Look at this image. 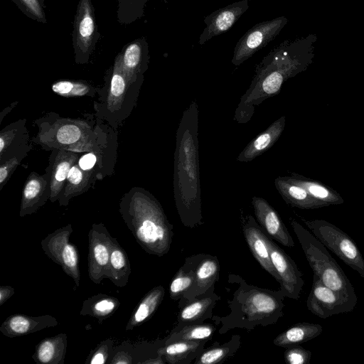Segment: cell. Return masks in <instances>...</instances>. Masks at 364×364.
I'll list each match as a JSON object with an SVG mask.
<instances>
[{
  "mask_svg": "<svg viewBox=\"0 0 364 364\" xmlns=\"http://www.w3.org/2000/svg\"><path fill=\"white\" fill-rule=\"evenodd\" d=\"M316 41L315 34H309L285 40L272 48L255 67L250 85L235 109L234 120L248 122L257 106L277 95L288 79L305 71L313 63Z\"/></svg>",
  "mask_w": 364,
  "mask_h": 364,
  "instance_id": "6da1fadb",
  "label": "cell"
},
{
  "mask_svg": "<svg viewBox=\"0 0 364 364\" xmlns=\"http://www.w3.org/2000/svg\"><path fill=\"white\" fill-rule=\"evenodd\" d=\"M198 134V109L194 100L178 126L173 172L177 211L183 225L191 228L203 223Z\"/></svg>",
  "mask_w": 364,
  "mask_h": 364,
  "instance_id": "7a4b0ae2",
  "label": "cell"
},
{
  "mask_svg": "<svg viewBox=\"0 0 364 364\" xmlns=\"http://www.w3.org/2000/svg\"><path fill=\"white\" fill-rule=\"evenodd\" d=\"M120 213L141 247L147 253L162 257L170 250L173 225L161 204L146 191H135L123 200Z\"/></svg>",
  "mask_w": 364,
  "mask_h": 364,
  "instance_id": "3957f363",
  "label": "cell"
},
{
  "mask_svg": "<svg viewBox=\"0 0 364 364\" xmlns=\"http://www.w3.org/2000/svg\"><path fill=\"white\" fill-rule=\"evenodd\" d=\"M290 224L314 273L330 289L358 300L353 284L327 248L295 220L291 219Z\"/></svg>",
  "mask_w": 364,
  "mask_h": 364,
  "instance_id": "277c9868",
  "label": "cell"
},
{
  "mask_svg": "<svg viewBox=\"0 0 364 364\" xmlns=\"http://www.w3.org/2000/svg\"><path fill=\"white\" fill-rule=\"evenodd\" d=\"M301 220L326 248L364 278V258L356 243L347 233L324 220Z\"/></svg>",
  "mask_w": 364,
  "mask_h": 364,
  "instance_id": "5b68a950",
  "label": "cell"
},
{
  "mask_svg": "<svg viewBox=\"0 0 364 364\" xmlns=\"http://www.w3.org/2000/svg\"><path fill=\"white\" fill-rule=\"evenodd\" d=\"M284 296L282 289L272 291L253 287L240 291L236 299L240 304L242 318H245L242 324L267 325L272 319L277 321L283 316Z\"/></svg>",
  "mask_w": 364,
  "mask_h": 364,
  "instance_id": "8992f818",
  "label": "cell"
},
{
  "mask_svg": "<svg viewBox=\"0 0 364 364\" xmlns=\"http://www.w3.org/2000/svg\"><path fill=\"white\" fill-rule=\"evenodd\" d=\"M73 231L70 224L57 229L41 240V246L44 253L60 265L78 287L80 282L79 255L76 246L70 241Z\"/></svg>",
  "mask_w": 364,
  "mask_h": 364,
  "instance_id": "52a82bcc",
  "label": "cell"
},
{
  "mask_svg": "<svg viewBox=\"0 0 364 364\" xmlns=\"http://www.w3.org/2000/svg\"><path fill=\"white\" fill-rule=\"evenodd\" d=\"M287 22V18L279 16L255 25L236 43L231 63L235 66L243 63L273 41Z\"/></svg>",
  "mask_w": 364,
  "mask_h": 364,
  "instance_id": "ba28073f",
  "label": "cell"
},
{
  "mask_svg": "<svg viewBox=\"0 0 364 364\" xmlns=\"http://www.w3.org/2000/svg\"><path fill=\"white\" fill-rule=\"evenodd\" d=\"M114 238L102 223L93 224L88 232V276L96 284L108 279L111 250Z\"/></svg>",
  "mask_w": 364,
  "mask_h": 364,
  "instance_id": "9c48e42d",
  "label": "cell"
},
{
  "mask_svg": "<svg viewBox=\"0 0 364 364\" xmlns=\"http://www.w3.org/2000/svg\"><path fill=\"white\" fill-rule=\"evenodd\" d=\"M358 300L346 297L326 286L314 273L311 289L306 299L307 309L314 315L327 318L352 311Z\"/></svg>",
  "mask_w": 364,
  "mask_h": 364,
  "instance_id": "30bf717a",
  "label": "cell"
},
{
  "mask_svg": "<svg viewBox=\"0 0 364 364\" xmlns=\"http://www.w3.org/2000/svg\"><path fill=\"white\" fill-rule=\"evenodd\" d=\"M185 264L193 270L194 282L191 289L179 300V307L204 296L218 279L220 264L215 256L197 255L187 257Z\"/></svg>",
  "mask_w": 364,
  "mask_h": 364,
  "instance_id": "8fae6325",
  "label": "cell"
},
{
  "mask_svg": "<svg viewBox=\"0 0 364 364\" xmlns=\"http://www.w3.org/2000/svg\"><path fill=\"white\" fill-rule=\"evenodd\" d=\"M265 240L272 262L281 279V289L285 296L298 299L304 284L302 272L294 261L267 235Z\"/></svg>",
  "mask_w": 364,
  "mask_h": 364,
  "instance_id": "7c38bea8",
  "label": "cell"
},
{
  "mask_svg": "<svg viewBox=\"0 0 364 364\" xmlns=\"http://www.w3.org/2000/svg\"><path fill=\"white\" fill-rule=\"evenodd\" d=\"M248 8V0H240L218 9L205 16V27L200 35L199 45L203 46L212 38L231 28Z\"/></svg>",
  "mask_w": 364,
  "mask_h": 364,
  "instance_id": "4fadbf2b",
  "label": "cell"
},
{
  "mask_svg": "<svg viewBox=\"0 0 364 364\" xmlns=\"http://www.w3.org/2000/svg\"><path fill=\"white\" fill-rule=\"evenodd\" d=\"M252 205L258 223L272 238L287 247L295 245L288 229L277 212L264 198H252Z\"/></svg>",
  "mask_w": 364,
  "mask_h": 364,
  "instance_id": "5bb4252c",
  "label": "cell"
},
{
  "mask_svg": "<svg viewBox=\"0 0 364 364\" xmlns=\"http://www.w3.org/2000/svg\"><path fill=\"white\" fill-rule=\"evenodd\" d=\"M242 232L254 257L264 269L281 284L280 277L270 258V253L265 240V234L251 215H247L243 219Z\"/></svg>",
  "mask_w": 364,
  "mask_h": 364,
  "instance_id": "9a60e30c",
  "label": "cell"
},
{
  "mask_svg": "<svg viewBox=\"0 0 364 364\" xmlns=\"http://www.w3.org/2000/svg\"><path fill=\"white\" fill-rule=\"evenodd\" d=\"M58 321L51 315L31 316L15 314L7 317L0 326V331L6 337L14 338L54 327Z\"/></svg>",
  "mask_w": 364,
  "mask_h": 364,
  "instance_id": "2e32d148",
  "label": "cell"
},
{
  "mask_svg": "<svg viewBox=\"0 0 364 364\" xmlns=\"http://www.w3.org/2000/svg\"><path fill=\"white\" fill-rule=\"evenodd\" d=\"M95 33V18L90 0H80L75 20L73 43L76 51L89 52Z\"/></svg>",
  "mask_w": 364,
  "mask_h": 364,
  "instance_id": "e0dca14e",
  "label": "cell"
},
{
  "mask_svg": "<svg viewBox=\"0 0 364 364\" xmlns=\"http://www.w3.org/2000/svg\"><path fill=\"white\" fill-rule=\"evenodd\" d=\"M220 299V296L214 292L213 286L204 296L186 304L181 308L177 318L178 324L173 329L188 324L201 323L206 318H212L213 310Z\"/></svg>",
  "mask_w": 364,
  "mask_h": 364,
  "instance_id": "ac0fdd59",
  "label": "cell"
},
{
  "mask_svg": "<svg viewBox=\"0 0 364 364\" xmlns=\"http://www.w3.org/2000/svg\"><path fill=\"white\" fill-rule=\"evenodd\" d=\"M285 124V117H280L244 148L238 155L237 161L239 162L251 161L269 149L281 136Z\"/></svg>",
  "mask_w": 364,
  "mask_h": 364,
  "instance_id": "d6986e66",
  "label": "cell"
},
{
  "mask_svg": "<svg viewBox=\"0 0 364 364\" xmlns=\"http://www.w3.org/2000/svg\"><path fill=\"white\" fill-rule=\"evenodd\" d=\"M274 186L284 200L291 207L301 209H316L328 206L314 198L306 189L291 181L288 176L276 178Z\"/></svg>",
  "mask_w": 364,
  "mask_h": 364,
  "instance_id": "ffe728a7",
  "label": "cell"
},
{
  "mask_svg": "<svg viewBox=\"0 0 364 364\" xmlns=\"http://www.w3.org/2000/svg\"><path fill=\"white\" fill-rule=\"evenodd\" d=\"M207 340L178 341L159 348L158 355L161 356L165 363L170 364H189L204 350Z\"/></svg>",
  "mask_w": 364,
  "mask_h": 364,
  "instance_id": "44dd1931",
  "label": "cell"
},
{
  "mask_svg": "<svg viewBox=\"0 0 364 364\" xmlns=\"http://www.w3.org/2000/svg\"><path fill=\"white\" fill-rule=\"evenodd\" d=\"M68 346L66 333H59L41 340L32 355L36 363L64 364Z\"/></svg>",
  "mask_w": 364,
  "mask_h": 364,
  "instance_id": "7402d4cb",
  "label": "cell"
},
{
  "mask_svg": "<svg viewBox=\"0 0 364 364\" xmlns=\"http://www.w3.org/2000/svg\"><path fill=\"white\" fill-rule=\"evenodd\" d=\"M165 294L164 288L159 285L151 289L141 299L125 327L129 331L149 319L158 309Z\"/></svg>",
  "mask_w": 364,
  "mask_h": 364,
  "instance_id": "603a6c76",
  "label": "cell"
},
{
  "mask_svg": "<svg viewBox=\"0 0 364 364\" xmlns=\"http://www.w3.org/2000/svg\"><path fill=\"white\" fill-rule=\"evenodd\" d=\"M323 327L318 323H298L279 334L273 341L275 346L282 348L299 345L318 336Z\"/></svg>",
  "mask_w": 364,
  "mask_h": 364,
  "instance_id": "cb8c5ba5",
  "label": "cell"
},
{
  "mask_svg": "<svg viewBox=\"0 0 364 364\" xmlns=\"http://www.w3.org/2000/svg\"><path fill=\"white\" fill-rule=\"evenodd\" d=\"M119 305L120 301L117 298L105 294H98L83 301L80 315L92 316L101 323L114 314Z\"/></svg>",
  "mask_w": 364,
  "mask_h": 364,
  "instance_id": "d4e9b609",
  "label": "cell"
},
{
  "mask_svg": "<svg viewBox=\"0 0 364 364\" xmlns=\"http://www.w3.org/2000/svg\"><path fill=\"white\" fill-rule=\"evenodd\" d=\"M131 274V265L126 251L114 238L111 250L108 279L118 287L127 285Z\"/></svg>",
  "mask_w": 364,
  "mask_h": 364,
  "instance_id": "484cf974",
  "label": "cell"
},
{
  "mask_svg": "<svg viewBox=\"0 0 364 364\" xmlns=\"http://www.w3.org/2000/svg\"><path fill=\"white\" fill-rule=\"evenodd\" d=\"M288 178L291 181L306 189L314 198L328 205H341L344 202L341 196L336 190L320 181L306 178L296 173H292Z\"/></svg>",
  "mask_w": 364,
  "mask_h": 364,
  "instance_id": "4316f807",
  "label": "cell"
},
{
  "mask_svg": "<svg viewBox=\"0 0 364 364\" xmlns=\"http://www.w3.org/2000/svg\"><path fill=\"white\" fill-rule=\"evenodd\" d=\"M240 336L234 335L228 342L204 350L194 361V364H218L232 357L240 348Z\"/></svg>",
  "mask_w": 364,
  "mask_h": 364,
  "instance_id": "83f0119b",
  "label": "cell"
},
{
  "mask_svg": "<svg viewBox=\"0 0 364 364\" xmlns=\"http://www.w3.org/2000/svg\"><path fill=\"white\" fill-rule=\"evenodd\" d=\"M215 331V327L210 323L186 325L178 329H173L165 344L178 341H208L212 338Z\"/></svg>",
  "mask_w": 364,
  "mask_h": 364,
  "instance_id": "f1b7e54d",
  "label": "cell"
},
{
  "mask_svg": "<svg viewBox=\"0 0 364 364\" xmlns=\"http://www.w3.org/2000/svg\"><path fill=\"white\" fill-rule=\"evenodd\" d=\"M43 188V183L40 178L33 176L27 181L23 191L21 217L36 211L43 204L42 200Z\"/></svg>",
  "mask_w": 364,
  "mask_h": 364,
  "instance_id": "f546056e",
  "label": "cell"
},
{
  "mask_svg": "<svg viewBox=\"0 0 364 364\" xmlns=\"http://www.w3.org/2000/svg\"><path fill=\"white\" fill-rule=\"evenodd\" d=\"M75 159V155L67 153L60 154L56 159L50 182V199L53 201L61 191Z\"/></svg>",
  "mask_w": 364,
  "mask_h": 364,
  "instance_id": "4dcf8cb0",
  "label": "cell"
},
{
  "mask_svg": "<svg viewBox=\"0 0 364 364\" xmlns=\"http://www.w3.org/2000/svg\"><path fill=\"white\" fill-rule=\"evenodd\" d=\"M193 270L184 264L173 277L169 285V295L173 300H180L193 287Z\"/></svg>",
  "mask_w": 364,
  "mask_h": 364,
  "instance_id": "1f68e13d",
  "label": "cell"
},
{
  "mask_svg": "<svg viewBox=\"0 0 364 364\" xmlns=\"http://www.w3.org/2000/svg\"><path fill=\"white\" fill-rule=\"evenodd\" d=\"M126 75L122 67V57L119 55L114 65L111 80L109 102V105H117L120 103L126 90Z\"/></svg>",
  "mask_w": 364,
  "mask_h": 364,
  "instance_id": "d6a6232c",
  "label": "cell"
},
{
  "mask_svg": "<svg viewBox=\"0 0 364 364\" xmlns=\"http://www.w3.org/2000/svg\"><path fill=\"white\" fill-rule=\"evenodd\" d=\"M142 58V46L139 42L129 44L122 57V67L128 81L136 74Z\"/></svg>",
  "mask_w": 364,
  "mask_h": 364,
  "instance_id": "836d02e7",
  "label": "cell"
},
{
  "mask_svg": "<svg viewBox=\"0 0 364 364\" xmlns=\"http://www.w3.org/2000/svg\"><path fill=\"white\" fill-rule=\"evenodd\" d=\"M53 90L63 96H82L89 92V87L82 83L70 81H59L52 86Z\"/></svg>",
  "mask_w": 364,
  "mask_h": 364,
  "instance_id": "e575fe53",
  "label": "cell"
},
{
  "mask_svg": "<svg viewBox=\"0 0 364 364\" xmlns=\"http://www.w3.org/2000/svg\"><path fill=\"white\" fill-rule=\"evenodd\" d=\"M113 341L106 339L101 341L97 346L90 353L85 363L89 364H105L112 352Z\"/></svg>",
  "mask_w": 364,
  "mask_h": 364,
  "instance_id": "d590c367",
  "label": "cell"
},
{
  "mask_svg": "<svg viewBox=\"0 0 364 364\" xmlns=\"http://www.w3.org/2000/svg\"><path fill=\"white\" fill-rule=\"evenodd\" d=\"M284 360L288 364H309L311 352L296 345L287 348L284 351Z\"/></svg>",
  "mask_w": 364,
  "mask_h": 364,
  "instance_id": "8d00e7d4",
  "label": "cell"
},
{
  "mask_svg": "<svg viewBox=\"0 0 364 364\" xmlns=\"http://www.w3.org/2000/svg\"><path fill=\"white\" fill-rule=\"evenodd\" d=\"M56 136L60 144H71L80 138L81 131L76 125L65 124L58 129Z\"/></svg>",
  "mask_w": 364,
  "mask_h": 364,
  "instance_id": "74e56055",
  "label": "cell"
},
{
  "mask_svg": "<svg viewBox=\"0 0 364 364\" xmlns=\"http://www.w3.org/2000/svg\"><path fill=\"white\" fill-rule=\"evenodd\" d=\"M85 177L82 171L77 166H73L67 178L69 185L72 187L69 191L80 190V186L84 183Z\"/></svg>",
  "mask_w": 364,
  "mask_h": 364,
  "instance_id": "f35d334b",
  "label": "cell"
},
{
  "mask_svg": "<svg viewBox=\"0 0 364 364\" xmlns=\"http://www.w3.org/2000/svg\"><path fill=\"white\" fill-rule=\"evenodd\" d=\"M27 10L39 21H44V14L38 0H21Z\"/></svg>",
  "mask_w": 364,
  "mask_h": 364,
  "instance_id": "ab89813d",
  "label": "cell"
},
{
  "mask_svg": "<svg viewBox=\"0 0 364 364\" xmlns=\"http://www.w3.org/2000/svg\"><path fill=\"white\" fill-rule=\"evenodd\" d=\"M97 158L93 154H87L82 156L79 161L78 165L80 168L83 171H87L91 169L95 164Z\"/></svg>",
  "mask_w": 364,
  "mask_h": 364,
  "instance_id": "60d3db41",
  "label": "cell"
},
{
  "mask_svg": "<svg viewBox=\"0 0 364 364\" xmlns=\"http://www.w3.org/2000/svg\"><path fill=\"white\" fill-rule=\"evenodd\" d=\"M18 164L16 159H12L8 162H6L4 164L1 165L0 167V183L2 184L4 181L9 176L13 168L16 166Z\"/></svg>",
  "mask_w": 364,
  "mask_h": 364,
  "instance_id": "b9f144b4",
  "label": "cell"
},
{
  "mask_svg": "<svg viewBox=\"0 0 364 364\" xmlns=\"http://www.w3.org/2000/svg\"><path fill=\"white\" fill-rule=\"evenodd\" d=\"M14 289L11 286L1 285L0 287V306L14 294Z\"/></svg>",
  "mask_w": 364,
  "mask_h": 364,
  "instance_id": "7bdbcfd3",
  "label": "cell"
},
{
  "mask_svg": "<svg viewBox=\"0 0 364 364\" xmlns=\"http://www.w3.org/2000/svg\"><path fill=\"white\" fill-rule=\"evenodd\" d=\"M132 358L129 354L125 352H119L109 363L111 364H128L132 363Z\"/></svg>",
  "mask_w": 364,
  "mask_h": 364,
  "instance_id": "ee69618b",
  "label": "cell"
}]
</instances>
